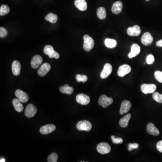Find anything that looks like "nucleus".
<instances>
[{"mask_svg":"<svg viewBox=\"0 0 162 162\" xmlns=\"http://www.w3.org/2000/svg\"><path fill=\"white\" fill-rule=\"evenodd\" d=\"M156 45L158 47H162V39L159 40V41L157 42L156 43Z\"/></svg>","mask_w":162,"mask_h":162,"instance_id":"obj_40","label":"nucleus"},{"mask_svg":"<svg viewBox=\"0 0 162 162\" xmlns=\"http://www.w3.org/2000/svg\"><path fill=\"white\" fill-rule=\"evenodd\" d=\"M49 57L50 58H55L56 59H58L60 58V54L58 53L56 51H54V52H52L51 54L48 55Z\"/></svg>","mask_w":162,"mask_h":162,"instance_id":"obj_37","label":"nucleus"},{"mask_svg":"<svg viewBox=\"0 0 162 162\" xmlns=\"http://www.w3.org/2000/svg\"><path fill=\"white\" fill-rule=\"evenodd\" d=\"M83 39H84L83 48L86 52L91 51L95 45L94 40L92 37L88 35H84L83 37Z\"/></svg>","mask_w":162,"mask_h":162,"instance_id":"obj_1","label":"nucleus"},{"mask_svg":"<svg viewBox=\"0 0 162 162\" xmlns=\"http://www.w3.org/2000/svg\"><path fill=\"white\" fill-rule=\"evenodd\" d=\"M155 59L154 56L152 55H149L146 58V62L148 64H152L155 62Z\"/></svg>","mask_w":162,"mask_h":162,"instance_id":"obj_34","label":"nucleus"},{"mask_svg":"<svg viewBox=\"0 0 162 162\" xmlns=\"http://www.w3.org/2000/svg\"><path fill=\"white\" fill-rule=\"evenodd\" d=\"M123 3L121 1H117L113 4L112 7V12L115 15L120 14L123 9Z\"/></svg>","mask_w":162,"mask_h":162,"instance_id":"obj_20","label":"nucleus"},{"mask_svg":"<svg viewBox=\"0 0 162 162\" xmlns=\"http://www.w3.org/2000/svg\"><path fill=\"white\" fill-rule=\"evenodd\" d=\"M42 61L43 59L41 56L39 55H35L31 60V66L34 69L38 68L42 63Z\"/></svg>","mask_w":162,"mask_h":162,"instance_id":"obj_15","label":"nucleus"},{"mask_svg":"<svg viewBox=\"0 0 162 162\" xmlns=\"http://www.w3.org/2000/svg\"><path fill=\"white\" fill-rule=\"evenodd\" d=\"M56 129V126L53 124H46L41 127L40 132L43 135H47L54 132Z\"/></svg>","mask_w":162,"mask_h":162,"instance_id":"obj_10","label":"nucleus"},{"mask_svg":"<svg viewBox=\"0 0 162 162\" xmlns=\"http://www.w3.org/2000/svg\"><path fill=\"white\" fill-rule=\"evenodd\" d=\"M8 32L6 29H5L4 27H0V37H4L7 35Z\"/></svg>","mask_w":162,"mask_h":162,"instance_id":"obj_35","label":"nucleus"},{"mask_svg":"<svg viewBox=\"0 0 162 162\" xmlns=\"http://www.w3.org/2000/svg\"><path fill=\"white\" fill-rule=\"evenodd\" d=\"M15 95L22 103H26L29 100V97L28 95L21 90H17L15 92Z\"/></svg>","mask_w":162,"mask_h":162,"instance_id":"obj_12","label":"nucleus"},{"mask_svg":"<svg viewBox=\"0 0 162 162\" xmlns=\"http://www.w3.org/2000/svg\"><path fill=\"white\" fill-rule=\"evenodd\" d=\"M146 1H149V0H146Z\"/></svg>","mask_w":162,"mask_h":162,"instance_id":"obj_42","label":"nucleus"},{"mask_svg":"<svg viewBox=\"0 0 162 162\" xmlns=\"http://www.w3.org/2000/svg\"><path fill=\"white\" fill-rule=\"evenodd\" d=\"M141 33V29L139 26H134L133 27H129L127 30V33L129 36L136 37L139 36Z\"/></svg>","mask_w":162,"mask_h":162,"instance_id":"obj_11","label":"nucleus"},{"mask_svg":"<svg viewBox=\"0 0 162 162\" xmlns=\"http://www.w3.org/2000/svg\"><path fill=\"white\" fill-rule=\"evenodd\" d=\"M76 79L78 82H86L88 80V78L87 76L85 75H81L80 74H77L76 76Z\"/></svg>","mask_w":162,"mask_h":162,"instance_id":"obj_31","label":"nucleus"},{"mask_svg":"<svg viewBox=\"0 0 162 162\" xmlns=\"http://www.w3.org/2000/svg\"><path fill=\"white\" fill-rule=\"evenodd\" d=\"M155 77L156 80L159 82L162 83V72L160 71H156L155 72Z\"/></svg>","mask_w":162,"mask_h":162,"instance_id":"obj_33","label":"nucleus"},{"mask_svg":"<svg viewBox=\"0 0 162 162\" xmlns=\"http://www.w3.org/2000/svg\"><path fill=\"white\" fill-rule=\"evenodd\" d=\"M77 128L79 131H84L89 132L92 129V125L89 121L82 120L79 121L77 124Z\"/></svg>","mask_w":162,"mask_h":162,"instance_id":"obj_2","label":"nucleus"},{"mask_svg":"<svg viewBox=\"0 0 162 162\" xmlns=\"http://www.w3.org/2000/svg\"><path fill=\"white\" fill-rule=\"evenodd\" d=\"M146 130L149 134L152 136H158L159 135V131L153 123H148L146 127Z\"/></svg>","mask_w":162,"mask_h":162,"instance_id":"obj_17","label":"nucleus"},{"mask_svg":"<svg viewBox=\"0 0 162 162\" xmlns=\"http://www.w3.org/2000/svg\"><path fill=\"white\" fill-rule=\"evenodd\" d=\"M45 19L49 21L51 23H55L58 20V16L57 15H55L53 13H50L46 16Z\"/></svg>","mask_w":162,"mask_h":162,"instance_id":"obj_26","label":"nucleus"},{"mask_svg":"<svg viewBox=\"0 0 162 162\" xmlns=\"http://www.w3.org/2000/svg\"><path fill=\"white\" fill-rule=\"evenodd\" d=\"M112 142L114 144H122L123 142V140L120 137H115L114 139H112Z\"/></svg>","mask_w":162,"mask_h":162,"instance_id":"obj_38","label":"nucleus"},{"mask_svg":"<svg viewBox=\"0 0 162 162\" xmlns=\"http://www.w3.org/2000/svg\"><path fill=\"white\" fill-rule=\"evenodd\" d=\"M74 4L78 10L82 11H86L88 8V4L85 0H75Z\"/></svg>","mask_w":162,"mask_h":162,"instance_id":"obj_19","label":"nucleus"},{"mask_svg":"<svg viewBox=\"0 0 162 162\" xmlns=\"http://www.w3.org/2000/svg\"><path fill=\"white\" fill-rule=\"evenodd\" d=\"M76 100L78 103L82 105H87L90 102V99L88 96L83 94H80L77 95Z\"/></svg>","mask_w":162,"mask_h":162,"instance_id":"obj_8","label":"nucleus"},{"mask_svg":"<svg viewBox=\"0 0 162 162\" xmlns=\"http://www.w3.org/2000/svg\"><path fill=\"white\" fill-rule=\"evenodd\" d=\"M55 51L54 48H53V46L51 45H46L45 46L44 48V53L46 55L48 56L50 54H51L52 52Z\"/></svg>","mask_w":162,"mask_h":162,"instance_id":"obj_32","label":"nucleus"},{"mask_svg":"<svg viewBox=\"0 0 162 162\" xmlns=\"http://www.w3.org/2000/svg\"><path fill=\"white\" fill-rule=\"evenodd\" d=\"M139 147V145L137 143H130L129 145V151H131L133 149H137Z\"/></svg>","mask_w":162,"mask_h":162,"instance_id":"obj_36","label":"nucleus"},{"mask_svg":"<svg viewBox=\"0 0 162 162\" xmlns=\"http://www.w3.org/2000/svg\"><path fill=\"white\" fill-rule=\"evenodd\" d=\"M58 158L57 154L56 153H52L48 157V162H56Z\"/></svg>","mask_w":162,"mask_h":162,"instance_id":"obj_30","label":"nucleus"},{"mask_svg":"<svg viewBox=\"0 0 162 162\" xmlns=\"http://www.w3.org/2000/svg\"><path fill=\"white\" fill-rule=\"evenodd\" d=\"M153 98L158 103H162V94H160L157 92H155L153 94Z\"/></svg>","mask_w":162,"mask_h":162,"instance_id":"obj_29","label":"nucleus"},{"mask_svg":"<svg viewBox=\"0 0 162 162\" xmlns=\"http://www.w3.org/2000/svg\"><path fill=\"white\" fill-rule=\"evenodd\" d=\"M131 118V114H127L124 117H123L119 121V125L123 128L127 127L129 125V122Z\"/></svg>","mask_w":162,"mask_h":162,"instance_id":"obj_22","label":"nucleus"},{"mask_svg":"<svg viewBox=\"0 0 162 162\" xmlns=\"http://www.w3.org/2000/svg\"><path fill=\"white\" fill-rule=\"evenodd\" d=\"M112 71V66L110 64L106 63L104 65L103 70L101 72L100 77L102 79L107 78Z\"/></svg>","mask_w":162,"mask_h":162,"instance_id":"obj_13","label":"nucleus"},{"mask_svg":"<svg viewBox=\"0 0 162 162\" xmlns=\"http://www.w3.org/2000/svg\"><path fill=\"white\" fill-rule=\"evenodd\" d=\"M51 65L48 63L43 64L37 71L39 76L44 77L46 76L51 70Z\"/></svg>","mask_w":162,"mask_h":162,"instance_id":"obj_9","label":"nucleus"},{"mask_svg":"<svg viewBox=\"0 0 162 162\" xmlns=\"http://www.w3.org/2000/svg\"><path fill=\"white\" fill-rule=\"evenodd\" d=\"M97 151L100 154L102 155L108 154L110 152L111 147L108 143L102 142L97 145Z\"/></svg>","mask_w":162,"mask_h":162,"instance_id":"obj_4","label":"nucleus"},{"mask_svg":"<svg viewBox=\"0 0 162 162\" xmlns=\"http://www.w3.org/2000/svg\"><path fill=\"white\" fill-rule=\"evenodd\" d=\"M141 52V48L137 44H133L131 47V51L128 55L130 59H132L133 57H136Z\"/></svg>","mask_w":162,"mask_h":162,"instance_id":"obj_18","label":"nucleus"},{"mask_svg":"<svg viewBox=\"0 0 162 162\" xmlns=\"http://www.w3.org/2000/svg\"><path fill=\"white\" fill-rule=\"evenodd\" d=\"M37 112V108L33 104H29L26 108L24 114L27 118H31L35 116Z\"/></svg>","mask_w":162,"mask_h":162,"instance_id":"obj_6","label":"nucleus"},{"mask_svg":"<svg viewBox=\"0 0 162 162\" xmlns=\"http://www.w3.org/2000/svg\"><path fill=\"white\" fill-rule=\"evenodd\" d=\"M156 88L157 86L154 84H143L141 87V91L143 93L145 94L153 93L156 91Z\"/></svg>","mask_w":162,"mask_h":162,"instance_id":"obj_5","label":"nucleus"},{"mask_svg":"<svg viewBox=\"0 0 162 162\" xmlns=\"http://www.w3.org/2000/svg\"><path fill=\"white\" fill-rule=\"evenodd\" d=\"M97 15L99 19H104L106 17V11L103 7L98 8L97 10Z\"/></svg>","mask_w":162,"mask_h":162,"instance_id":"obj_25","label":"nucleus"},{"mask_svg":"<svg viewBox=\"0 0 162 162\" xmlns=\"http://www.w3.org/2000/svg\"><path fill=\"white\" fill-rule=\"evenodd\" d=\"M104 43L106 46L109 48H113L116 47L117 46V42L116 41L110 38L105 39Z\"/></svg>","mask_w":162,"mask_h":162,"instance_id":"obj_27","label":"nucleus"},{"mask_svg":"<svg viewBox=\"0 0 162 162\" xmlns=\"http://www.w3.org/2000/svg\"><path fill=\"white\" fill-rule=\"evenodd\" d=\"M10 7L6 5H1L0 8V15L4 16L10 12Z\"/></svg>","mask_w":162,"mask_h":162,"instance_id":"obj_28","label":"nucleus"},{"mask_svg":"<svg viewBox=\"0 0 162 162\" xmlns=\"http://www.w3.org/2000/svg\"><path fill=\"white\" fill-rule=\"evenodd\" d=\"M153 42V38L151 34L148 32L145 33L141 37V42L143 45L149 46Z\"/></svg>","mask_w":162,"mask_h":162,"instance_id":"obj_14","label":"nucleus"},{"mask_svg":"<svg viewBox=\"0 0 162 162\" xmlns=\"http://www.w3.org/2000/svg\"><path fill=\"white\" fill-rule=\"evenodd\" d=\"M1 162H5V159H1V161H0Z\"/></svg>","mask_w":162,"mask_h":162,"instance_id":"obj_41","label":"nucleus"},{"mask_svg":"<svg viewBox=\"0 0 162 162\" xmlns=\"http://www.w3.org/2000/svg\"><path fill=\"white\" fill-rule=\"evenodd\" d=\"M21 64L18 60H15L12 64V71L13 74L15 76H18L20 74Z\"/></svg>","mask_w":162,"mask_h":162,"instance_id":"obj_21","label":"nucleus"},{"mask_svg":"<svg viewBox=\"0 0 162 162\" xmlns=\"http://www.w3.org/2000/svg\"><path fill=\"white\" fill-rule=\"evenodd\" d=\"M21 103V101L18 98H15L12 101V104L15 110L18 112H21L23 110V105Z\"/></svg>","mask_w":162,"mask_h":162,"instance_id":"obj_23","label":"nucleus"},{"mask_svg":"<svg viewBox=\"0 0 162 162\" xmlns=\"http://www.w3.org/2000/svg\"><path fill=\"white\" fill-rule=\"evenodd\" d=\"M60 91L62 93L67 95H71L74 92V89L72 87L69 86L68 85L65 84L64 86H61L60 88Z\"/></svg>","mask_w":162,"mask_h":162,"instance_id":"obj_24","label":"nucleus"},{"mask_svg":"<svg viewBox=\"0 0 162 162\" xmlns=\"http://www.w3.org/2000/svg\"><path fill=\"white\" fill-rule=\"evenodd\" d=\"M131 71V67L128 64H123L121 65L118 68V76L123 77L126 75L129 74Z\"/></svg>","mask_w":162,"mask_h":162,"instance_id":"obj_7","label":"nucleus"},{"mask_svg":"<svg viewBox=\"0 0 162 162\" xmlns=\"http://www.w3.org/2000/svg\"><path fill=\"white\" fill-rule=\"evenodd\" d=\"M156 148L159 152L162 153V140L159 141L157 143L156 145Z\"/></svg>","mask_w":162,"mask_h":162,"instance_id":"obj_39","label":"nucleus"},{"mask_svg":"<svg viewBox=\"0 0 162 162\" xmlns=\"http://www.w3.org/2000/svg\"><path fill=\"white\" fill-rule=\"evenodd\" d=\"M113 99L107 97L106 95H103L99 98L98 103L103 108H107L113 103Z\"/></svg>","mask_w":162,"mask_h":162,"instance_id":"obj_3","label":"nucleus"},{"mask_svg":"<svg viewBox=\"0 0 162 162\" xmlns=\"http://www.w3.org/2000/svg\"><path fill=\"white\" fill-rule=\"evenodd\" d=\"M132 106L131 102L129 100H125L123 101L121 104L120 107V114L121 115L127 113L130 110Z\"/></svg>","mask_w":162,"mask_h":162,"instance_id":"obj_16","label":"nucleus"}]
</instances>
